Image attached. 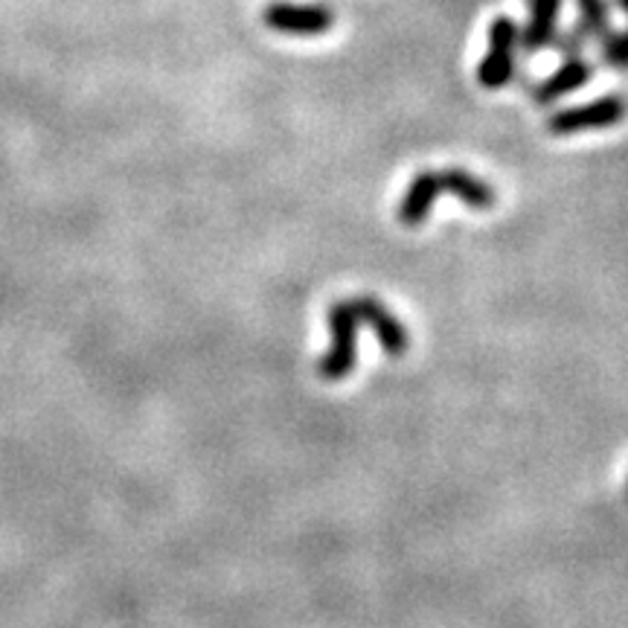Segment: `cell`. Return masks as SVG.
Wrapping results in <instances>:
<instances>
[{
    "label": "cell",
    "mask_w": 628,
    "mask_h": 628,
    "mask_svg": "<svg viewBox=\"0 0 628 628\" xmlns=\"http://www.w3.org/2000/svg\"><path fill=\"white\" fill-rule=\"evenodd\" d=\"M369 326L378 335V344L390 358H401L408 353V332L390 308L376 297H349L338 300L329 308L332 346L317 364V376L323 381H341L353 373L355 346H358V329Z\"/></svg>",
    "instance_id": "6da1fadb"
},
{
    "label": "cell",
    "mask_w": 628,
    "mask_h": 628,
    "mask_svg": "<svg viewBox=\"0 0 628 628\" xmlns=\"http://www.w3.org/2000/svg\"><path fill=\"white\" fill-rule=\"evenodd\" d=\"M440 196H454L471 210H492L498 201L495 189L489 187L483 178L471 175L469 169L460 166H448V169H425V172L414 175V181L408 184V192L399 205V221L405 228H417L428 219L433 201Z\"/></svg>",
    "instance_id": "7a4b0ae2"
},
{
    "label": "cell",
    "mask_w": 628,
    "mask_h": 628,
    "mask_svg": "<svg viewBox=\"0 0 628 628\" xmlns=\"http://www.w3.org/2000/svg\"><path fill=\"white\" fill-rule=\"evenodd\" d=\"M521 27L510 15H495L489 21L486 53L478 64V82L486 91H501L519 73Z\"/></svg>",
    "instance_id": "3957f363"
},
{
    "label": "cell",
    "mask_w": 628,
    "mask_h": 628,
    "mask_svg": "<svg viewBox=\"0 0 628 628\" xmlns=\"http://www.w3.org/2000/svg\"><path fill=\"white\" fill-rule=\"evenodd\" d=\"M262 24L280 35L314 39L335 27V12L323 3H294V0H271L262 7Z\"/></svg>",
    "instance_id": "277c9868"
},
{
    "label": "cell",
    "mask_w": 628,
    "mask_h": 628,
    "mask_svg": "<svg viewBox=\"0 0 628 628\" xmlns=\"http://www.w3.org/2000/svg\"><path fill=\"white\" fill-rule=\"evenodd\" d=\"M628 114V103L620 94H605L599 100H590L585 105L562 108L547 117V132L567 137V134L597 132V128L620 126Z\"/></svg>",
    "instance_id": "5b68a950"
},
{
    "label": "cell",
    "mask_w": 628,
    "mask_h": 628,
    "mask_svg": "<svg viewBox=\"0 0 628 628\" xmlns=\"http://www.w3.org/2000/svg\"><path fill=\"white\" fill-rule=\"evenodd\" d=\"M597 73V64L590 62L588 55H576V59H562L556 71L544 76L538 85L533 87V100L538 105H553L562 96L574 94L579 87H585Z\"/></svg>",
    "instance_id": "8992f818"
},
{
    "label": "cell",
    "mask_w": 628,
    "mask_h": 628,
    "mask_svg": "<svg viewBox=\"0 0 628 628\" xmlns=\"http://www.w3.org/2000/svg\"><path fill=\"white\" fill-rule=\"evenodd\" d=\"M565 0H526V21L521 27V53L538 55L550 50L558 30Z\"/></svg>",
    "instance_id": "52a82bcc"
},
{
    "label": "cell",
    "mask_w": 628,
    "mask_h": 628,
    "mask_svg": "<svg viewBox=\"0 0 628 628\" xmlns=\"http://www.w3.org/2000/svg\"><path fill=\"white\" fill-rule=\"evenodd\" d=\"M576 3V21L590 35L594 44L614 30L611 27V3L608 0H574Z\"/></svg>",
    "instance_id": "ba28073f"
},
{
    "label": "cell",
    "mask_w": 628,
    "mask_h": 628,
    "mask_svg": "<svg viewBox=\"0 0 628 628\" xmlns=\"http://www.w3.org/2000/svg\"><path fill=\"white\" fill-rule=\"evenodd\" d=\"M594 41L590 35L579 27V21H574L571 27H558L553 41H550V50H556L562 59H576V55H585V50L590 48Z\"/></svg>",
    "instance_id": "9c48e42d"
},
{
    "label": "cell",
    "mask_w": 628,
    "mask_h": 628,
    "mask_svg": "<svg viewBox=\"0 0 628 628\" xmlns=\"http://www.w3.org/2000/svg\"><path fill=\"white\" fill-rule=\"evenodd\" d=\"M599 62L611 71H628V27L611 30L599 41Z\"/></svg>",
    "instance_id": "30bf717a"
},
{
    "label": "cell",
    "mask_w": 628,
    "mask_h": 628,
    "mask_svg": "<svg viewBox=\"0 0 628 628\" xmlns=\"http://www.w3.org/2000/svg\"><path fill=\"white\" fill-rule=\"evenodd\" d=\"M614 7L620 9L622 15H626V18H628V0H614Z\"/></svg>",
    "instance_id": "8fae6325"
}]
</instances>
